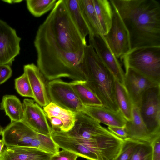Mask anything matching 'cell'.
Instances as JSON below:
<instances>
[{
  "mask_svg": "<svg viewBox=\"0 0 160 160\" xmlns=\"http://www.w3.org/2000/svg\"><path fill=\"white\" fill-rule=\"evenodd\" d=\"M129 36L130 50L160 47V3L156 0H110Z\"/></svg>",
  "mask_w": 160,
  "mask_h": 160,
  "instance_id": "6da1fadb",
  "label": "cell"
},
{
  "mask_svg": "<svg viewBox=\"0 0 160 160\" xmlns=\"http://www.w3.org/2000/svg\"><path fill=\"white\" fill-rule=\"evenodd\" d=\"M34 43L37 66L47 80L67 78L72 81H86L82 68L84 50L76 53L65 51L38 29Z\"/></svg>",
  "mask_w": 160,
  "mask_h": 160,
  "instance_id": "7a4b0ae2",
  "label": "cell"
},
{
  "mask_svg": "<svg viewBox=\"0 0 160 160\" xmlns=\"http://www.w3.org/2000/svg\"><path fill=\"white\" fill-rule=\"evenodd\" d=\"M82 68L86 85L102 105L113 111L119 110L116 98V78L90 44L85 46Z\"/></svg>",
  "mask_w": 160,
  "mask_h": 160,
  "instance_id": "3957f363",
  "label": "cell"
},
{
  "mask_svg": "<svg viewBox=\"0 0 160 160\" xmlns=\"http://www.w3.org/2000/svg\"><path fill=\"white\" fill-rule=\"evenodd\" d=\"M38 29L68 52L76 53L83 50L87 44L72 21L64 0H57Z\"/></svg>",
  "mask_w": 160,
  "mask_h": 160,
  "instance_id": "277c9868",
  "label": "cell"
},
{
  "mask_svg": "<svg viewBox=\"0 0 160 160\" xmlns=\"http://www.w3.org/2000/svg\"><path fill=\"white\" fill-rule=\"evenodd\" d=\"M120 58L125 70L132 68L160 82V47L137 48Z\"/></svg>",
  "mask_w": 160,
  "mask_h": 160,
  "instance_id": "5b68a950",
  "label": "cell"
},
{
  "mask_svg": "<svg viewBox=\"0 0 160 160\" xmlns=\"http://www.w3.org/2000/svg\"><path fill=\"white\" fill-rule=\"evenodd\" d=\"M137 106L149 131L155 137H160V85L145 91Z\"/></svg>",
  "mask_w": 160,
  "mask_h": 160,
  "instance_id": "8992f818",
  "label": "cell"
},
{
  "mask_svg": "<svg viewBox=\"0 0 160 160\" xmlns=\"http://www.w3.org/2000/svg\"><path fill=\"white\" fill-rule=\"evenodd\" d=\"M47 86L51 102L73 112H82L84 106L69 82L58 79L49 81Z\"/></svg>",
  "mask_w": 160,
  "mask_h": 160,
  "instance_id": "52a82bcc",
  "label": "cell"
},
{
  "mask_svg": "<svg viewBox=\"0 0 160 160\" xmlns=\"http://www.w3.org/2000/svg\"><path fill=\"white\" fill-rule=\"evenodd\" d=\"M112 5L113 14L111 26L108 32L103 36L114 55L118 58L130 51L129 38L128 31L120 15Z\"/></svg>",
  "mask_w": 160,
  "mask_h": 160,
  "instance_id": "ba28073f",
  "label": "cell"
},
{
  "mask_svg": "<svg viewBox=\"0 0 160 160\" xmlns=\"http://www.w3.org/2000/svg\"><path fill=\"white\" fill-rule=\"evenodd\" d=\"M51 137L60 148L71 152L87 160H99L88 142L85 139L69 132L53 130Z\"/></svg>",
  "mask_w": 160,
  "mask_h": 160,
  "instance_id": "9c48e42d",
  "label": "cell"
},
{
  "mask_svg": "<svg viewBox=\"0 0 160 160\" xmlns=\"http://www.w3.org/2000/svg\"><path fill=\"white\" fill-rule=\"evenodd\" d=\"M21 40L16 30L0 19V64L12 65L20 53Z\"/></svg>",
  "mask_w": 160,
  "mask_h": 160,
  "instance_id": "30bf717a",
  "label": "cell"
},
{
  "mask_svg": "<svg viewBox=\"0 0 160 160\" xmlns=\"http://www.w3.org/2000/svg\"><path fill=\"white\" fill-rule=\"evenodd\" d=\"M68 132L88 140L104 138L110 132L98 121L82 112H76L74 125Z\"/></svg>",
  "mask_w": 160,
  "mask_h": 160,
  "instance_id": "8fae6325",
  "label": "cell"
},
{
  "mask_svg": "<svg viewBox=\"0 0 160 160\" xmlns=\"http://www.w3.org/2000/svg\"><path fill=\"white\" fill-rule=\"evenodd\" d=\"M89 44L116 79L124 85L125 72L118 59L107 43L103 36L95 35L89 37Z\"/></svg>",
  "mask_w": 160,
  "mask_h": 160,
  "instance_id": "7c38bea8",
  "label": "cell"
},
{
  "mask_svg": "<svg viewBox=\"0 0 160 160\" xmlns=\"http://www.w3.org/2000/svg\"><path fill=\"white\" fill-rule=\"evenodd\" d=\"M24 113L22 121L37 133L50 136L53 130L46 114L33 100L25 99L22 103Z\"/></svg>",
  "mask_w": 160,
  "mask_h": 160,
  "instance_id": "4fadbf2b",
  "label": "cell"
},
{
  "mask_svg": "<svg viewBox=\"0 0 160 160\" xmlns=\"http://www.w3.org/2000/svg\"><path fill=\"white\" fill-rule=\"evenodd\" d=\"M37 133L22 121L12 122L3 129L2 139L6 146L29 147Z\"/></svg>",
  "mask_w": 160,
  "mask_h": 160,
  "instance_id": "5bb4252c",
  "label": "cell"
},
{
  "mask_svg": "<svg viewBox=\"0 0 160 160\" xmlns=\"http://www.w3.org/2000/svg\"><path fill=\"white\" fill-rule=\"evenodd\" d=\"M124 86L132 99L133 105L137 106L143 93L148 88L160 85L158 82L128 68L125 70Z\"/></svg>",
  "mask_w": 160,
  "mask_h": 160,
  "instance_id": "9a60e30c",
  "label": "cell"
},
{
  "mask_svg": "<svg viewBox=\"0 0 160 160\" xmlns=\"http://www.w3.org/2000/svg\"><path fill=\"white\" fill-rule=\"evenodd\" d=\"M23 69L24 73L28 78L34 101L41 107L46 106L51 101L44 76L38 66L33 63L25 65Z\"/></svg>",
  "mask_w": 160,
  "mask_h": 160,
  "instance_id": "2e32d148",
  "label": "cell"
},
{
  "mask_svg": "<svg viewBox=\"0 0 160 160\" xmlns=\"http://www.w3.org/2000/svg\"><path fill=\"white\" fill-rule=\"evenodd\" d=\"M127 138L140 142L151 144L156 138L148 130L140 116L138 107L133 104L132 119L125 126Z\"/></svg>",
  "mask_w": 160,
  "mask_h": 160,
  "instance_id": "e0dca14e",
  "label": "cell"
},
{
  "mask_svg": "<svg viewBox=\"0 0 160 160\" xmlns=\"http://www.w3.org/2000/svg\"><path fill=\"white\" fill-rule=\"evenodd\" d=\"M82 112L108 127H124L127 121L120 110L113 111L103 106H84Z\"/></svg>",
  "mask_w": 160,
  "mask_h": 160,
  "instance_id": "ac0fdd59",
  "label": "cell"
},
{
  "mask_svg": "<svg viewBox=\"0 0 160 160\" xmlns=\"http://www.w3.org/2000/svg\"><path fill=\"white\" fill-rule=\"evenodd\" d=\"M52 155L33 147L6 146L0 160H50Z\"/></svg>",
  "mask_w": 160,
  "mask_h": 160,
  "instance_id": "d6986e66",
  "label": "cell"
},
{
  "mask_svg": "<svg viewBox=\"0 0 160 160\" xmlns=\"http://www.w3.org/2000/svg\"><path fill=\"white\" fill-rule=\"evenodd\" d=\"M79 3L82 14L89 30V37L95 35L103 36L93 0H79Z\"/></svg>",
  "mask_w": 160,
  "mask_h": 160,
  "instance_id": "ffe728a7",
  "label": "cell"
},
{
  "mask_svg": "<svg viewBox=\"0 0 160 160\" xmlns=\"http://www.w3.org/2000/svg\"><path fill=\"white\" fill-rule=\"evenodd\" d=\"M43 109L47 118L55 117L62 121L63 125L60 131L67 132L73 127L76 112L64 109L52 102L43 107Z\"/></svg>",
  "mask_w": 160,
  "mask_h": 160,
  "instance_id": "44dd1931",
  "label": "cell"
},
{
  "mask_svg": "<svg viewBox=\"0 0 160 160\" xmlns=\"http://www.w3.org/2000/svg\"><path fill=\"white\" fill-rule=\"evenodd\" d=\"M0 109L5 111L11 122L22 121L24 113L23 105L16 96H4L0 104Z\"/></svg>",
  "mask_w": 160,
  "mask_h": 160,
  "instance_id": "7402d4cb",
  "label": "cell"
},
{
  "mask_svg": "<svg viewBox=\"0 0 160 160\" xmlns=\"http://www.w3.org/2000/svg\"><path fill=\"white\" fill-rule=\"evenodd\" d=\"M93 2L103 36L108 32L111 26L112 6L109 0H93Z\"/></svg>",
  "mask_w": 160,
  "mask_h": 160,
  "instance_id": "603a6c76",
  "label": "cell"
},
{
  "mask_svg": "<svg viewBox=\"0 0 160 160\" xmlns=\"http://www.w3.org/2000/svg\"><path fill=\"white\" fill-rule=\"evenodd\" d=\"M69 83L84 106H103L99 99L86 85V81H72Z\"/></svg>",
  "mask_w": 160,
  "mask_h": 160,
  "instance_id": "cb8c5ba5",
  "label": "cell"
},
{
  "mask_svg": "<svg viewBox=\"0 0 160 160\" xmlns=\"http://www.w3.org/2000/svg\"><path fill=\"white\" fill-rule=\"evenodd\" d=\"M116 98L119 110L127 121L132 119L133 104L125 86L115 79Z\"/></svg>",
  "mask_w": 160,
  "mask_h": 160,
  "instance_id": "d4e9b609",
  "label": "cell"
},
{
  "mask_svg": "<svg viewBox=\"0 0 160 160\" xmlns=\"http://www.w3.org/2000/svg\"><path fill=\"white\" fill-rule=\"evenodd\" d=\"M71 18L82 38L89 34L88 27L80 9L79 0H64Z\"/></svg>",
  "mask_w": 160,
  "mask_h": 160,
  "instance_id": "484cf974",
  "label": "cell"
},
{
  "mask_svg": "<svg viewBox=\"0 0 160 160\" xmlns=\"http://www.w3.org/2000/svg\"><path fill=\"white\" fill-rule=\"evenodd\" d=\"M29 147L37 148L46 153L53 155L57 154L60 148L52 140L50 136L37 133Z\"/></svg>",
  "mask_w": 160,
  "mask_h": 160,
  "instance_id": "4316f807",
  "label": "cell"
},
{
  "mask_svg": "<svg viewBox=\"0 0 160 160\" xmlns=\"http://www.w3.org/2000/svg\"><path fill=\"white\" fill-rule=\"evenodd\" d=\"M57 0H27V8L34 16L39 17L52 10Z\"/></svg>",
  "mask_w": 160,
  "mask_h": 160,
  "instance_id": "83f0119b",
  "label": "cell"
},
{
  "mask_svg": "<svg viewBox=\"0 0 160 160\" xmlns=\"http://www.w3.org/2000/svg\"><path fill=\"white\" fill-rule=\"evenodd\" d=\"M152 154L151 144L139 142L133 151L129 160H152Z\"/></svg>",
  "mask_w": 160,
  "mask_h": 160,
  "instance_id": "f1b7e54d",
  "label": "cell"
},
{
  "mask_svg": "<svg viewBox=\"0 0 160 160\" xmlns=\"http://www.w3.org/2000/svg\"><path fill=\"white\" fill-rule=\"evenodd\" d=\"M15 85L16 90L20 95L33 98L28 78L25 73L15 79Z\"/></svg>",
  "mask_w": 160,
  "mask_h": 160,
  "instance_id": "f546056e",
  "label": "cell"
},
{
  "mask_svg": "<svg viewBox=\"0 0 160 160\" xmlns=\"http://www.w3.org/2000/svg\"><path fill=\"white\" fill-rule=\"evenodd\" d=\"M139 142L129 138L123 140L119 153L112 160H129L133 151Z\"/></svg>",
  "mask_w": 160,
  "mask_h": 160,
  "instance_id": "4dcf8cb0",
  "label": "cell"
},
{
  "mask_svg": "<svg viewBox=\"0 0 160 160\" xmlns=\"http://www.w3.org/2000/svg\"><path fill=\"white\" fill-rule=\"evenodd\" d=\"M78 157L71 152L62 149L57 154L52 155L50 160H77Z\"/></svg>",
  "mask_w": 160,
  "mask_h": 160,
  "instance_id": "1f68e13d",
  "label": "cell"
},
{
  "mask_svg": "<svg viewBox=\"0 0 160 160\" xmlns=\"http://www.w3.org/2000/svg\"><path fill=\"white\" fill-rule=\"evenodd\" d=\"M12 70L10 66L0 64V85L8 80L12 76Z\"/></svg>",
  "mask_w": 160,
  "mask_h": 160,
  "instance_id": "d6a6232c",
  "label": "cell"
},
{
  "mask_svg": "<svg viewBox=\"0 0 160 160\" xmlns=\"http://www.w3.org/2000/svg\"><path fill=\"white\" fill-rule=\"evenodd\" d=\"M108 129L116 136L123 140L127 138V134L125 127L109 126L108 127Z\"/></svg>",
  "mask_w": 160,
  "mask_h": 160,
  "instance_id": "836d02e7",
  "label": "cell"
},
{
  "mask_svg": "<svg viewBox=\"0 0 160 160\" xmlns=\"http://www.w3.org/2000/svg\"><path fill=\"white\" fill-rule=\"evenodd\" d=\"M152 148V160H160V137L151 143Z\"/></svg>",
  "mask_w": 160,
  "mask_h": 160,
  "instance_id": "e575fe53",
  "label": "cell"
},
{
  "mask_svg": "<svg viewBox=\"0 0 160 160\" xmlns=\"http://www.w3.org/2000/svg\"><path fill=\"white\" fill-rule=\"evenodd\" d=\"M51 125L53 130H60L63 125L62 121L55 117H51L48 118Z\"/></svg>",
  "mask_w": 160,
  "mask_h": 160,
  "instance_id": "d590c367",
  "label": "cell"
},
{
  "mask_svg": "<svg viewBox=\"0 0 160 160\" xmlns=\"http://www.w3.org/2000/svg\"><path fill=\"white\" fill-rule=\"evenodd\" d=\"M4 142L2 139H0V156L3 151V148L4 145Z\"/></svg>",
  "mask_w": 160,
  "mask_h": 160,
  "instance_id": "8d00e7d4",
  "label": "cell"
},
{
  "mask_svg": "<svg viewBox=\"0 0 160 160\" xmlns=\"http://www.w3.org/2000/svg\"><path fill=\"white\" fill-rule=\"evenodd\" d=\"M4 2H6L7 3H19L21 2L22 1V0H6V1H3Z\"/></svg>",
  "mask_w": 160,
  "mask_h": 160,
  "instance_id": "74e56055",
  "label": "cell"
},
{
  "mask_svg": "<svg viewBox=\"0 0 160 160\" xmlns=\"http://www.w3.org/2000/svg\"><path fill=\"white\" fill-rule=\"evenodd\" d=\"M3 129L2 127L0 125V135H1L2 134Z\"/></svg>",
  "mask_w": 160,
  "mask_h": 160,
  "instance_id": "f35d334b",
  "label": "cell"
},
{
  "mask_svg": "<svg viewBox=\"0 0 160 160\" xmlns=\"http://www.w3.org/2000/svg\"></svg>",
  "mask_w": 160,
  "mask_h": 160,
  "instance_id": "ab89813d",
  "label": "cell"
}]
</instances>
